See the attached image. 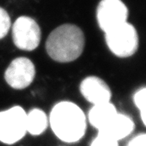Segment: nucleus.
<instances>
[{
  "instance_id": "f8f14e48",
  "label": "nucleus",
  "mask_w": 146,
  "mask_h": 146,
  "mask_svg": "<svg viewBox=\"0 0 146 146\" xmlns=\"http://www.w3.org/2000/svg\"><path fill=\"white\" fill-rule=\"evenodd\" d=\"M145 98H146V89L142 87L135 92L133 96V102L135 106L139 111L140 117L143 125H145L146 121V107H145Z\"/></svg>"
},
{
  "instance_id": "9d476101",
  "label": "nucleus",
  "mask_w": 146,
  "mask_h": 146,
  "mask_svg": "<svg viewBox=\"0 0 146 146\" xmlns=\"http://www.w3.org/2000/svg\"><path fill=\"white\" fill-rule=\"evenodd\" d=\"M117 109L111 102L92 105L88 113V121L97 131H100L115 116Z\"/></svg>"
},
{
  "instance_id": "423d86ee",
  "label": "nucleus",
  "mask_w": 146,
  "mask_h": 146,
  "mask_svg": "<svg viewBox=\"0 0 146 146\" xmlns=\"http://www.w3.org/2000/svg\"><path fill=\"white\" fill-rule=\"evenodd\" d=\"M128 9L121 0H102L96 10L98 26L104 33L127 22Z\"/></svg>"
},
{
  "instance_id": "7ed1b4c3",
  "label": "nucleus",
  "mask_w": 146,
  "mask_h": 146,
  "mask_svg": "<svg viewBox=\"0 0 146 146\" xmlns=\"http://www.w3.org/2000/svg\"><path fill=\"white\" fill-rule=\"evenodd\" d=\"M104 36L109 50L118 58L131 57L138 49V33L136 28L128 22L107 31Z\"/></svg>"
},
{
  "instance_id": "f257e3e1",
  "label": "nucleus",
  "mask_w": 146,
  "mask_h": 146,
  "mask_svg": "<svg viewBox=\"0 0 146 146\" xmlns=\"http://www.w3.org/2000/svg\"><path fill=\"white\" fill-rule=\"evenodd\" d=\"M48 125L60 140L75 143L82 139L87 131V116L74 102L62 101L52 108Z\"/></svg>"
},
{
  "instance_id": "ddd939ff",
  "label": "nucleus",
  "mask_w": 146,
  "mask_h": 146,
  "mask_svg": "<svg viewBox=\"0 0 146 146\" xmlns=\"http://www.w3.org/2000/svg\"><path fill=\"white\" fill-rule=\"evenodd\" d=\"M11 28L9 14L4 8L0 7V40L5 38Z\"/></svg>"
},
{
  "instance_id": "39448f33",
  "label": "nucleus",
  "mask_w": 146,
  "mask_h": 146,
  "mask_svg": "<svg viewBox=\"0 0 146 146\" xmlns=\"http://www.w3.org/2000/svg\"><path fill=\"white\" fill-rule=\"evenodd\" d=\"M12 26V40L20 50H35L41 41L42 32L40 25L33 18L21 16L16 19Z\"/></svg>"
},
{
  "instance_id": "1a4fd4ad",
  "label": "nucleus",
  "mask_w": 146,
  "mask_h": 146,
  "mask_svg": "<svg viewBox=\"0 0 146 146\" xmlns=\"http://www.w3.org/2000/svg\"><path fill=\"white\" fill-rule=\"evenodd\" d=\"M135 128V124L129 115L118 112L105 127L98 133L104 134L116 141H120L131 134Z\"/></svg>"
},
{
  "instance_id": "f03ea898",
  "label": "nucleus",
  "mask_w": 146,
  "mask_h": 146,
  "mask_svg": "<svg viewBox=\"0 0 146 146\" xmlns=\"http://www.w3.org/2000/svg\"><path fill=\"white\" fill-rule=\"evenodd\" d=\"M85 46V36L78 26L64 24L48 35L46 42L48 55L59 63H69L82 54Z\"/></svg>"
},
{
  "instance_id": "2eb2a0df",
  "label": "nucleus",
  "mask_w": 146,
  "mask_h": 146,
  "mask_svg": "<svg viewBox=\"0 0 146 146\" xmlns=\"http://www.w3.org/2000/svg\"><path fill=\"white\" fill-rule=\"evenodd\" d=\"M126 146H146V135L142 133L137 134L129 141Z\"/></svg>"
},
{
  "instance_id": "4468645a",
  "label": "nucleus",
  "mask_w": 146,
  "mask_h": 146,
  "mask_svg": "<svg viewBox=\"0 0 146 146\" xmlns=\"http://www.w3.org/2000/svg\"><path fill=\"white\" fill-rule=\"evenodd\" d=\"M90 146H119V142L106 135L98 133Z\"/></svg>"
},
{
  "instance_id": "9b49d317",
  "label": "nucleus",
  "mask_w": 146,
  "mask_h": 146,
  "mask_svg": "<svg viewBox=\"0 0 146 146\" xmlns=\"http://www.w3.org/2000/svg\"><path fill=\"white\" fill-rule=\"evenodd\" d=\"M48 126V117L40 108L31 109L26 114V132L32 136L42 134Z\"/></svg>"
},
{
  "instance_id": "0eeeda50",
  "label": "nucleus",
  "mask_w": 146,
  "mask_h": 146,
  "mask_svg": "<svg viewBox=\"0 0 146 146\" xmlns=\"http://www.w3.org/2000/svg\"><path fill=\"white\" fill-rule=\"evenodd\" d=\"M36 75L32 60L25 57L14 59L6 69L4 78L6 83L14 90H24L31 84Z\"/></svg>"
},
{
  "instance_id": "6e6552de",
  "label": "nucleus",
  "mask_w": 146,
  "mask_h": 146,
  "mask_svg": "<svg viewBox=\"0 0 146 146\" xmlns=\"http://www.w3.org/2000/svg\"><path fill=\"white\" fill-rule=\"evenodd\" d=\"M80 92L92 105L110 102L112 92L108 84L101 78L90 75L80 84Z\"/></svg>"
},
{
  "instance_id": "20e7f679",
  "label": "nucleus",
  "mask_w": 146,
  "mask_h": 146,
  "mask_svg": "<svg viewBox=\"0 0 146 146\" xmlns=\"http://www.w3.org/2000/svg\"><path fill=\"white\" fill-rule=\"evenodd\" d=\"M26 114L19 105L0 111V142L11 145L24 138L27 133Z\"/></svg>"
}]
</instances>
